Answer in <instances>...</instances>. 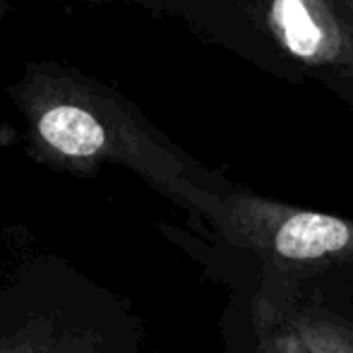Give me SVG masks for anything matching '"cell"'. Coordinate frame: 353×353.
Here are the masks:
<instances>
[{"label":"cell","mask_w":353,"mask_h":353,"mask_svg":"<svg viewBox=\"0 0 353 353\" xmlns=\"http://www.w3.org/2000/svg\"><path fill=\"white\" fill-rule=\"evenodd\" d=\"M257 10L293 61L353 77V27L336 0H257Z\"/></svg>","instance_id":"obj_4"},{"label":"cell","mask_w":353,"mask_h":353,"mask_svg":"<svg viewBox=\"0 0 353 353\" xmlns=\"http://www.w3.org/2000/svg\"><path fill=\"white\" fill-rule=\"evenodd\" d=\"M221 353H245L241 349V346L236 344V341L226 339V336H221Z\"/></svg>","instance_id":"obj_6"},{"label":"cell","mask_w":353,"mask_h":353,"mask_svg":"<svg viewBox=\"0 0 353 353\" xmlns=\"http://www.w3.org/2000/svg\"><path fill=\"white\" fill-rule=\"evenodd\" d=\"M255 298L291 330L305 353H353V286L315 283L274 298Z\"/></svg>","instance_id":"obj_5"},{"label":"cell","mask_w":353,"mask_h":353,"mask_svg":"<svg viewBox=\"0 0 353 353\" xmlns=\"http://www.w3.org/2000/svg\"><path fill=\"white\" fill-rule=\"evenodd\" d=\"M8 94L22 116L24 149L51 171L92 178L106 166L125 168L190 221L228 185L168 140L125 94L77 68L27 63Z\"/></svg>","instance_id":"obj_1"},{"label":"cell","mask_w":353,"mask_h":353,"mask_svg":"<svg viewBox=\"0 0 353 353\" xmlns=\"http://www.w3.org/2000/svg\"><path fill=\"white\" fill-rule=\"evenodd\" d=\"M0 353H147L132 301L58 252L0 281Z\"/></svg>","instance_id":"obj_3"},{"label":"cell","mask_w":353,"mask_h":353,"mask_svg":"<svg viewBox=\"0 0 353 353\" xmlns=\"http://www.w3.org/2000/svg\"><path fill=\"white\" fill-rule=\"evenodd\" d=\"M161 231L223 288L274 298L315 283L353 286V216L286 205L228 183L197 221Z\"/></svg>","instance_id":"obj_2"},{"label":"cell","mask_w":353,"mask_h":353,"mask_svg":"<svg viewBox=\"0 0 353 353\" xmlns=\"http://www.w3.org/2000/svg\"><path fill=\"white\" fill-rule=\"evenodd\" d=\"M339 3V8H341V12H344V17L351 22V27H353V0H336Z\"/></svg>","instance_id":"obj_7"},{"label":"cell","mask_w":353,"mask_h":353,"mask_svg":"<svg viewBox=\"0 0 353 353\" xmlns=\"http://www.w3.org/2000/svg\"><path fill=\"white\" fill-rule=\"evenodd\" d=\"M10 12H12V5H10L8 0H0V19L8 17Z\"/></svg>","instance_id":"obj_8"}]
</instances>
